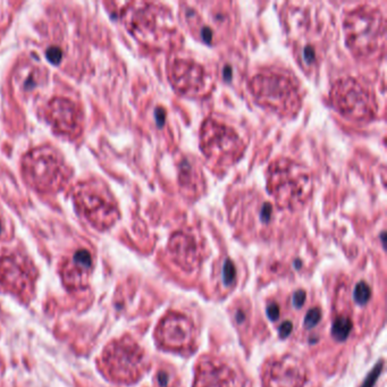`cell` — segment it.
Instances as JSON below:
<instances>
[{
	"label": "cell",
	"instance_id": "44dd1931",
	"mask_svg": "<svg viewBox=\"0 0 387 387\" xmlns=\"http://www.w3.org/2000/svg\"><path fill=\"white\" fill-rule=\"evenodd\" d=\"M306 296L307 295H306V292H304V291H302V290L296 291V292L294 293L293 299H292L293 306L295 307V308H297V309H300V308L304 304V301H306Z\"/></svg>",
	"mask_w": 387,
	"mask_h": 387
},
{
	"label": "cell",
	"instance_id": "ac0fdd59",
	"mask_svg": "<svg viewBox=\"0 0 387 387\" xmlns=\"http://www.w3.org/2000/svg\"><path fill=\"white\" fill-rule=\"evenodd\" d=\"M382 369H383V361H381L379 364L375 366V368L372 369L370 374L368 375V377L366 378V381L364 382V384H362L361 387H374L376 381H377L379 375H381Z\"/></svg>",
	"mask_w": 387,
	"mask_h": 387
},
{
	"label": "cell",
	"instance_id": "9c48e42d",
	"mask_svg": "<svg viewBox=\"0 0 387 387\" xmlns=\"http://www.w3.org/2000/svg\"><path fill=\"white\" fill-rule=\"evenodd\" d=\"M36 269L18 253L0 257V286L17 296H30L34 291Z\"/></svg>",
	"mask_w": 387,
	"mask_h": 387
},
{
	"label": "cell",
	"instance_id": "277c9868",
	"mask_svg": "<svg viewBox=\"0 0 387 387\" xmlns=\"http://www.w3.org/2000/svg\"><path fill=\"white\" fill-rule=\"evenodd\" d=\"M23 172L27 182L41 192L58 190L71 177L63 157L51 147L27 152L23 158Z\"/></svg>",
	"mask_w": 387,
	"mask_h": 387
},
{
	"label": "cell",
	"instance_id": "2e32d148",
	"mask_svg": "<svg viewBox=\"0 0 387 387\" xmlns=\"http://www.w3.org/2000/svg\"><path fill=\"white\" fill-rule=\"evenodd\" d=\"M236 277V269L234 263L231 260H226L224 266H222V282L226 286L232 285L234 283Z\"/></svg>",
	"mask_w": 387,
	"mask_h": 387
},
{
	"label": "cell",
	"instance_id": "9a60e30c",
	"mask_svg": "<svg viewBox=\"0 0 387 387\" xmlns=\"http://www.w3.org/2000/svg\"><path fill=\"white\" fill-rule=\"evenodd\" d=\"M370 295H371V290L367 283L359 282L357 285H355L353 292V299L358 304L365 306V304L369 301V299H370Z\"/></svg>",
	"mask_w": 387,
	"mask_h": 387
},
{
	"label": "cell",
	"instance_id": "7a4b0ae2",
	"mask_svg": "<svg viewBox=\"0 0 387 387\" xmlns=\"http://www.w3.org/2000/svg\"><path fill=\"white\" fill-rule=\"evenodd\" d=\"M249 87L259 105L282 116H294L301 107L299 87L287 73H259L252 77Z\"/></svg>",
	"mask_w": 387,
	"mask_h": 387
},
{
	"label": "cell",
	"instance_id": "52a82bcc",
	"mask_svg": "<svg viewBox=\"0 0 387 387\" xmlns=\"http://www.w3.org/2000/svg\"><path fill=\"white\" fill-rule=\"evenodd\" d=\"M331 99L341 115L354 121H368L375 115L377 108L374 94L352 77L335 82Z\"/></svg>",
	"mask_w": 387,
	"mask_h": 387
},
{
	"label": "cell",
	"instance_id": "ba28073f",
	"mask_svg": "<svg viewBox=\"0 0 387 387\" xmlns=\"http://www.w3.org/2000/svg\"><path fill=\"white\" fill-rule=\"evenodd\" d=\"M101 362L111 379L116 382H131L139 375L142 353L132 342L115 341L105 349Z\"/></svg>",
	"mask_w": 387,
	"mask_h": 387
},
{
	"label": "cell",
	"instance_id": "5b68a950",
	"mask_svg": "<svg viewBox=\"0 0 387 387\" xmlns=\"http://www.w3.org/2000/svg\"><path fill=\"white\" fill-rule=\"evenodd\" d=\"M200 148L216 165H232L241 158L244 146L234 129L208 118L201 126Z\"/></svg>",
	"mask_w": 387,
	"mask_h": 387
},
{
	"label": "cell",
	"instance_id": "d6986e66",
	"mask_svg": "<svg viewBox=\"0 0 387 387\" xmlns=\"http://www.w3.org/2000/svg\"><path fill=\"white\" fill-rule=\"evenodd\" d=\"M46 54H47L48 59H49L51 63H54V64L60 63L61 58H63V53H61V50L57 47L49 48V49L47 50Z\"/></svg>",
	"mask_w": 387,
	"mask_h": 387
},
{
	"label": "cell",
	"instance_id": "8992f818",
	"mask_svg": "<svg viewBox=\"0 0 387 387\" xmlns=\"http://www.w3.org/2000/svg\"><path fill=\"white\" fill-rule=\"evenodd\" d=\"M75 201L84 217L95 228L106 229L118 218L117 204L104 184L84 182L77 186Z\"/></svg>",
	"mask_w": 387,
	"mask_h": 387
},
{
	"label": "cell",
	"instance_id": "30bf717a",
	"mask_svg": "<svg viewBox=\"0 0 387 387\" xmlns=\"http://www.w3.org/2000/svg\"><path fill=\"white\" fill-rule=\"evenodd\" d=\"M169 80L180 93L195 97L211 89L210 75L201 64L191 59H175L169 66Z\"/></svg>",
	"mask_w": 387,
	"mask_h": 387
},
{
	"label": "cell",
	"instance_id": "5bb4252c",
	"mask_svg": "<svg viewBox=\"0 0 387 387\" xmlns=\"http://www.w3.org/2000/svg\"><path fill=\"white\" fill-rule=\"evenodd\" d=\"M352 330V321L348 317H338L332 326V336L336 341H345Z\"/></svg>",
	"mask_w": 387,
	"mask_h": 387
},
{
	"label": "cell",
	"instance_id": "4fadbf2b",
	"mask_svg": "<svg viewBox=\"0 0 387 387\" xmlns=\"http://www.w3.org/2000/svg\"><path fill=\"white\" fill-rule=\"evenodd\" d=\"M92 256L85 249H80L67 259L61 267V277L67 289H82L88 284L92 272Z\"/></svg>",
	"mask_w": 387,
	"mask_h": 387
},
{
	"label": "cell",
	"instance_id": "3957f363",
	"mask_svg": "<svg viewBox=\"0 0 387 387\" xmlns=\"http://www.w3.org/2000/svg\"><path fill=\"white\" fill-rule=\"evenodd\" d=\"M347 43L355 56L369 57L384 48V17L377 9L358 8L344 23Z\"/></svg>",
	"mask_w": 387,
	"mask_h": 387
},
{
	"label": "cell",
	"instance_id": "6da1fadb",
	"mask_svg": "<svg viewBox=\"0 0 387 387\" xmlns=\"http://www.w3.org/2000/svg\"><path fill=\"white\" fill-rule=\"evenodd\" d=\"M267 189L280 208L295 210L313 192V175L300 164L287 158L272 163L268 168Z\"/></svg>",
	"mask_w": 387,
	"mask_h": 387
},
{
	"label": "cell",
	"instance_id": "cb8c5ba5",
	"mask_svg": "<svg viewBox=\"0 0 387 387\" xmlns=\"http://www.w3.org/2000/svg\"><path fill=\"white\" fill-rule=\"evenodd\" d=\"M236 320H238V323H243V320H244V314L243 313H239L238 316H236Z\"/></svg>",
	"mask_w": 387,
	"mask_h": 387
},
{
	"label": "cell",
	"instance_id": "e0dca14e",
	"mask_svg": "<svg viewBox=\"0 0 387 387\" xmlns=\"http://www.w3.org/2000/svg\"><path fill=\"white\" fill-rule=\"evenodd\" d=\"M321 319V311L319 308H313L308 311L306 314V318H304V327L310 330V328H313L316 325L319 323Z\"/></svg>",
	"mask_w": 387,
	"mask_h": 387
},
{
	"label": "cell",
	"instance_id": "d4e9b609",
	"mask_svg": "<svg viewBox=\"0 0 387 387\" xmlns=\"http://www.w3.org/2000/svg\"><path fill=\"white\" fill-rule=\"evenodd\" d=\"M2 372H3V364H2L1 358H0V376L2 375Z\"/></svg>",
	"mask_w": 387,
	"mask_h": 387
},
{
	"label": "cell",
	"instance_id": "603a6c76",
	"mask_svg": "<svg viewBox=\"0 0 387 387\" xmlns=\"http://www.w3.org/2000/svg\"><path fill=\"white\" fill-rule=\"evenodd\" d=\"M158 381L162 386H165L167 384V375L165 374V372H160L158 376Z\"/></svg>",
	"mask_w": 387,
	"mask_h": 387
},
{
	"label": "cell",
	"instance_id": "7402d4cb",
	"mask_svg": "<svg viewBox=\"0 0 387 387\" xmlns=\"http://www.w3.org/2000/svg\"><path fill=\"white\" fill-rule=\"evenodd\" d=\"M293 330V325L291 321H284V323L280 324V326L278 328V334L280 338H285L289 336L291 334V332Z\"/></svg>",
	"mask_w": 387,
	"mask_h": 387
},
{
	"label": "cell",
	"instance_id": "ffe728a7",
	"mask_svg": "<svg viewBox=\"0 0 387 387\" xmlns=\"http://www.w3.org/2000/svg\"><path fill=\"white\" fill-rule=\"evenodd\" d=\"M266 313H267V316L272 321H276L278 319L279 317V307L277 303H270L267 306V309H266Z\"/></svg>",
	"mask_w": 387,
	"mask_h": 387
},
{
	"label": "cell",
	"instance_id": "7c38bea8",
	"mask_svg": "<svg viewBox=\"0 0 387 387\" xmlns=\"http://www.w3.org/2000/svg\"><path fill=\"white\" fill-rule=\"evenodd\" d=\"M47 117L59 134L75 136L81 132L82 111L70 99L61 97L51 99L48 104Z\"/></svg>",
	"mask_w": 387,
	"mask_h": 387
},
{
	"label": "cell",
	"instance_id": "8fae6325",
	"mask_svg": "<svg viewBox=\"0 0 387 387\" xmlns=\"http://www.w3.org/2000/svg\"><path fill=\"white\" fill-rule=\"evenodd\" d=\"M140 7L129 13V24L135 33L142 37H159L175 34L176 29L173 25L170 13L166 8H162L153 3H140Z\"/></svg>",
	"mask_w": 387,
	"mask_h": 387
}]
</instances>
